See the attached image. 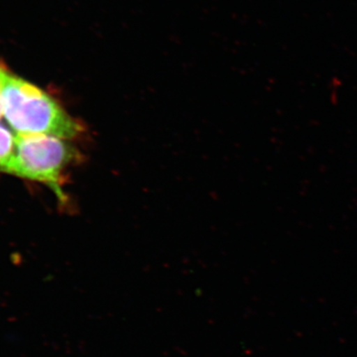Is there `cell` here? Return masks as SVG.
Returning <instances> with one entry per match:
<instances>
[{
	"label": "cell",
	"mask_w": 357,
	"mask_h": 357,
	"mask_svg": "<svg viewBox=\"0 0 357 357\" xmlns=\"http://www.w3.org/2000/svg\"><path fill=\"white\" fill-rule=\"evenodd\" d=\"M3 117L16 135H50L74 139L84 128L43 89L6 70L2 82Z\"/></svg>",
	"instance_id": "cell-1"
},
{
	"label": "cell",
	"mask_w": 357,
	"mask_h": 357,
	"mask_svg": "<svg viewBox=\"0 0 357 357\" xmlns=\"http://www.w3.org/2000/svg\"><path fill=\"white\" fill-rule=\"evenodd\" d=\"M79 158V152L67 139L50 135H16L15 154L8 174L43 183L64 202L63 175Z\"/></svg>",
	"instance_id": "cell-2"
},
{
	"label": "cell",
	"mask_w": 357,
	"mask_h": 357,
	"mask_svg": "<svg viewBox=\"0 0 357 357\" xmlns=\"http://www.w3.org/2000/svg\"><path fill=\"white\" fill-rule=\"evenodd\" d=\"M16 136L0 126V172L8 173L15 154Z\"/></svg>",
	"instance_id": "cell-3"
},
{
	"label": "cell",
	"mask_w": 357,
	"mask_h": 357,
	"mask_svg": "<svg viewBox=\"0 0 357 357\" xmlns=\"http://www.w3.org/2000/svg\"><path fill=\"white\" fill-rule=\"evenodd\" d=\"M6 68L3 66L0 65V121L3 119V112H2L1 105V89H2V82H3L4 73H6Z\"/></svg>",
	"instance_id": "cell-4"
}]
</instances>
